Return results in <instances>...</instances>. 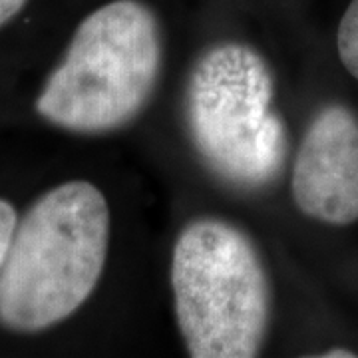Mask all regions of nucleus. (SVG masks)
Returning a JSON list of instances; mask_svg holds the SVG:
<instances>
[{"label":"nucleus","mask_w":358,"mask_h":358,"mask_svg":"<svg viewBox=\"0 0 358 358\" xmlns=\"http://www.w3.org/2000/svg\"><path fill=\"white\" fill-rule=\"evenodd\" d=\"M171 291L189 357L261 355L273 291L263 257L241 227L219 217L189 221L173 245Z\"/></svg>","instance_id":"nucleus-3"},{"label":"nucleus","mask_w":358,"mask_h":358,"mask_svg":"<svg viewBox=\"0 0 358 358\" xmlns=\"http://www.w3.org/2000/svg\"><path fill=\"white\" fill-rule=\"evenodd\" d=\"M336 50L348 74L358 80V0H352L341 18L336 32Z\"/></svg>","instance_id":"nucleus-6"},{"label":"nucleus","mask_w":358,"mask_h":358,"mask_svg":"<svg viewBox=\"0 0 358 358\" xmlns=\"http://www.w3.org/2000/svg\"><path fill=\"white\" fill-rule=\"evenodd\" d=\"M268 62L243 42L209 46L185 86V126L203 164L239 189H263L281 176L289 136L273 110Z\"/></svg>","instance_id":"nucleus-4"},{"label":"nucleus","mask_w":358,"mask_h":358,"mask_svg":"<svg viewBox=\"0 0 358 358\" xmlns=\"http://www.w3.org/2000/svg\"><path fill=\"white\" fill-rule=\"evenodd\" d=\"M16 223H18V215H16L13 203H8L6 199H0V268L6 259V253H8Z\"/></svg>","instance_id":"nucleus-7"},{"label":"nucleus","mask_w":358,"mask_h":358,"mask_svg":"<svg viewBox=\"0 0 358 358\" xmlns=\"http://www.w3.org/2000/svg\"><path fill=\"white\" fill-rule=\"evenodd\" d=\"M110 207L90 181H66L18 219L0 268V327L34 334L70 319L98 287Z\"/></svg>","instance_id":"nucleus-1"},{"label":"nucleus","mask_w":358,"mask_h":358,"mask_svg":"<svg viewBox=\"0 0 358 358\" xmlns=\"http://www.w3.org/2000/svg\"><path fill=\"white\" fill-rule=\"evenodd\" d=\"M293 199L307 217L345 227L358 221V115L327 103L313 115L296 150Z\"/></svg>","instance_id":"nucleus-5"},{"label":"nucleus","mask_w":358,"mask_h":358,"mask_svg":"<svg viewBox=\"0 0 358 358\" xmlns=\"http://www.w3.org/2000/svg\"><path fill=\"white\" fill-rule=\"evenodd\" d=\"M164 62L162 28L140 0H112L76 28L36 100V114L72 134L131 124L154 96Z\"/></svg>","instance_id":"nucleus-2"},{"label":"nucleus","mask_w":358,"mask_h":358,"mask_svg":"<svg viewBox=\"0 0 358 358\" xmlns=\"http://www.w3.org/2000/svg\"><path fill=\"white\" fill-rule=\"evenodd\" d=\"M322 357L324 358H355L357 355H355L352 350H346V348H333V350L324 352Z\"/></svg>","instance_id":"nucleus-9"},{"label":"nucleus","mask_w":358,"mask_h":358,"mask_svg":"<svg viewBox=\"0 0 358 358\" xmlns=\"http://www.w3.org/2000/svg\"><path fill=\"white\" fill-rule=\"evenodd\" d=\"M28 0H0V28L8 24L16 14L26 6Z\"/></svg>","instance_id":"nucleus-8"}]
</instances>
